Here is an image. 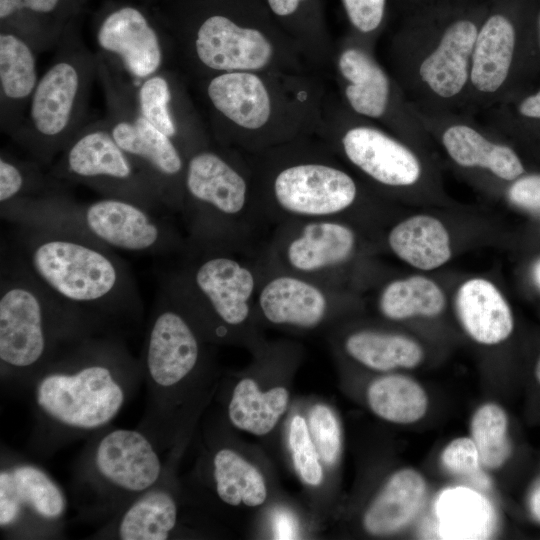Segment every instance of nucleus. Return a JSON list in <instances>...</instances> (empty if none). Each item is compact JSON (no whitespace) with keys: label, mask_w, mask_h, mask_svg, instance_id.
I'll list each match as a JSON object with an SVG mask.
<instances>
[{"label":"nucleus","mask_w":540,"mask_h":540,"mask_svg":"<svg viewBox=\"0 0 540 540\" xmlns=\"http://www.w3.org/2000/svg\"><path fill=\"white\" fill-rule=\"evenodd\" d=\"M180 44L204 77L288 72L299 51L263 0H197L179 28Z\"/></svg>","instance_id":"obj_1"},{"label":"nucleus","mask_w":540,"mask_h":540,"mask_svg":"<svg viewBox=\"0 0 540 540\" xmlns=\"http://www.w3.org/2000/svg\"><path fill=\"white\" fill-rule=\"evenodd\" d=\"M22 263L76 310H124L137 299L129 272L109 249L77 232L25 227Z\"/></svg>","instance_id":"obj_2"},{"label":"nucleus","mask_w":540,"mask_h":540,"mask_svg":"<svg viewBox=\"0 0 540 540\" xmlns=\"http://www.w3.org/2000/svg\"><path fill=\"white\" fill-rule=\"evenodd\" d=\"M127 357L107 343L80 341L62 359L48 361L37 378L34 398L54 424L91 431L111 422L126 400Z\"/></svg>","instance_id":"obj_3"},{"label":"nucleus","mask_w":540,"mask_h":540,"mask_svg":"<svg viewBox=\"0 0 540 540\" xmlns=\"http://www.w3.org/2000/svg\"><path fill=\"white\" fill-rule=\"evenodd\" d=\"M52 63L40 77L21 127L11 137L40 166L48 165L84 126L96 55L65 30Z\"/></svg>","instance_id":"obj_4"},{"label":"nucleus","mask_w":540,"mask_h":540,"mask_svg":"<svg viewBox=\"0 0 540 540\" xmlns=\"http://www.w3.org/2000/svg\"><path fill=\"white\" fill-rule=\"evenodd\" d=\"M302 80L287 72L221 73L205 78L204 94L222 130L267 135L313 124L317 92Z\"/></svg>","instance_id":"obj_5"},{"label":"nucleus","mask_w":540,"mask_h":540,"mask_svg":"<svg viewBox=\"0 0 540 540\" xmlns=\"http://www.w3.org/2000/svg\"><path fill=\"white\" fill-rule=\"evenodd\" d=\"M76 309L46 289L21 263L2 271L0 362L2 371L26 372L44 366Z\"/></svg>","instance_id":"obj_6"},{"label":"nucleus","mask_w":540,"mask_h":540,"mask_svg":"<svg viewBox=\"0 0 540 540\" xmlns=\"http://www.w3.org/2000/svg\"><path fill=\"white\" fill-rule=\"evenodd\" d=\"M96 62L107 102L104 120L113 138L149 177L165 206H182L186 156L140 113L134 83L97 56Z\"/></svg>","instance_id":"obj_7"},{"label":"nucleus","mask_w":540,"mask_h":540,"mask_svg":"<svg viewBox=\"0 0 540 540\" xmlns=\"http://www.w3.org/2000/svg\"><path fill=\"white\" fill-rule=\"evenodd\" d=\"M52 170L56 180L86 185L103 197L164 205L143 170L118 145L105 120L84 125L69 141Z\"/></svg>","instance_id":"obj_8"},{"label":"nucleus","mask_w":540,"mask_h":540,"mask_svg":"<svg viewBox=\"0 0 540 540\" xmlns=\"http://www.w3.org/2000/svg\"><path fill=\"white\" fill-rule=\"evenodd\" d=\"M154 210L122 198L102 197L78 205L65 196L50 207L42 228L77 232L127 252L157 253L168 246L171 238Z\"/></svg>","instance_id":"obj_9"},{"label":"nucleus","mask_w":540,"mask_h":540,"mask_svg":"<svg viewBox=\"0 0 540 540\" xmlns=\"http://www.w3.org/2000/svg\"><path fill=\"white\" fill-rule=\"evenodd\" d=\"M95 40L96 56L135 84L166 68L170 45L137 7L123 5L107 12Z\"/></svg>","instance_id":"obj_10"},{"label":"nucleus","mask_w":540,"mask_h":540,"mask_svg":"<svg viewBox=\"0 0 540 540\" xmlns=\"http://www.w3.org/2000/svg\"><path fill=\"white\" fill-rule=\"evenodd\" d=\"M273 195L285 211L301 216H327L350 207L357 186L345 171L319 162H302L281 169Z\"/></svg>","instance_id":"obj_11"},{"label":"nucleus","mask_w":540,"mask_h":540,"mask_svg":"<svg viewBox=\"0 0 540 540\" xmlns=\"http://www.w3.org/2000/svg\"><path fill=\"white\" fill-rule=\"evenodd\" d=\"M92 470L96 479L111 491L139 496L157 484L162 464L155 447L142 432L115 429L96 443Z\"/></svg>","instance_id":"obj_12"},{"label":"nucleus","mask_w":540,"mask_h":540,"mask_svg":"<svg viewBox=\"0 0 540 540\" xmlns=\"http://www.w3.org/2000/svg\"><path fill=\"white\" fill-rule=\"evenodd\" d=\"M134 97L140 113L172 139L186 158L207 145L199 119L178 77L163 69L134 83Z\"/></svg>","instance_id":"obj_13"},{"label":"nucleus","mask_w":540,"mask_h":540,"mask_svg":"<svg viewBox=\"0 0 540 540\" xmlns=\"http://www.w3.org/2000/svg\"><path fill=\"white\" fill-rule=\"evenodd\" d=\"M199 358L196 335L175 308L156 309L146 339L144 364L149 382L157 389L179 384L195 368Z\"/></svg>","instance_id":"obj_14"},{"label":"nucleus","mask_w":540,"mask_h":540,"mask_svg":"<svg viewBox=\"0 0 540 540\" xmlns=\"http://www.w3.org/2000/svg\"><path fill=\"white\" fill-rule=\"evenodd\" d=\"M183 188V202L190 201L195 207L223 216L239 214L247 200L244 176L207 145L187 157Z\"/></svg>","instance_id":"obj_15"},{"label":"nucleus","mask_w":540,"mask_h":540,"mask_svg":"<svg viewBox=\"0 0 540 540\" xmlns=\"http://www.w3.org/2000/svg\"><path fill=\"white\" fill-rule=\"evenodd\" d=\"M66 500L59 486L40 468L18 464L0 472V526L12 528L25 516L59 520Z\"/></svg>","instance_id":"obj_16"},{"label":"nucleus","mask_w":540,"mask_h":540,"mask_svg":"<svg viewBox=\"0 0 540 540\" xmlns=\"http://www.w3.org/2000/svg\"><path fill=\"white\" fill-rule=\"evenodd\" d=\"M348 160L377 182L409 186L417 182L421 166L403 144L370 126H355L341 138Z\"/></svg>","instance_id":"obj_17"},{"label":"nucleus","mask_w":540,"mask_h":540,"mask_svg":"<svg viewBox=\"0 0 540 540\" xmlns=\"http://www.w3.org/2000/svg\"><path fill=\"white\" fill-rule=\"evenodd\" d=\"M39 79L37 51L23 37L1 29V132L12 136L21 127Z\"/></svg>","instance_id":"obj_18"},{"label":"nucleus","mask_w":540,"mask_h":540,"mask_svg":"<svg viewBox=\"0 0 540 540\" xmlns=\"http://www.w3.org/2000/svg\"><path fill=\"white\" fill-rule=\"evenodd\" d=\"M193 284L222 322L239 325L247 319L255 280L237 260L222 255L204 259L194 270Z\"/></svg>","instance_id":"obj_19"},{"label":"nucleus","mask_w":540,"mask_h":540,"mask_svg":"<svg viewBox=\"0 0 540 540\" xmlns=\"http://www.w3.org/2000/svg\"><path fill=\"white\" fill-rule=\"evenodd\" d=\"M455 309L463 329L477 343L496 345L513 331V316L507 301L486 279L464 282L456 293Z\"/></svg>","instance_id":"obj_20"},{"label":"nucleus","mask_w":540,"mask_h":540,"mask_svg":"<svg viewBox=\"0 0 540 540\" xmlns=\"http://www.w3.org/2000/svg\"><path fill=\"white\" fill-rule=\"evenodd\" d=\"M477 34V26L468 19L454 21L446 28L419 69L421 79L434 93L450 98L465 86Z\"/></svg>","instance_id":"obj_21"},{"label":"nucleus","mask_w":540,"mask_h":540,"mask_svg":"<svg viewBox=\"0 0 540 540\" xmlns=\"http://www.w3.org/2000/svg\"><path fill=\"white\" fill-rule=\"evenodd\" d=\"M426 489V481L417 470L404 468L396 471L365 511V530L380 536L407 526L419 512Z\"/></svg>","instance_id":"obj_22"},{"label":"nucleus","mask_w":540,"mask_h":540,"mask_svg":"<svg viewBox=\"0 0 540 540\" xmlns=\"http://www.w3.org/2000/svg\"><path fill=\"white\" fill-rule=\"evenodd\" d=\"M259 303L270 322L307 328L319 324L327 310V300L316 286L291 276L269 281L261 291Z\"/></svg>","instance_id":"obj_23"},{"label":"nucleus","mask_w":540,"mask_h":540,"mask_svg":"<svg viewBox=\"0 0 540 540\" xmlns=\"http://www.w3.org/2000/svg\"><path fill=\"white\" fill-rule=\"evenodd\" d=\"M515 29L503 14L489 16L478 31L472 53L470 78L481 92H495L505 82L512 64Z\"/></svg>","instance_id":"obj_24"},{"label":"nucleus","mask_w":540,"mask_h":540,"mask_svg":"<svg viewBox=\"0 0 540 540\" xmlns=\"http://www.w3.org/2000/svg\"><path fill=\"white\" fill-rule=\"evenodd\" d=\"M337 68L346 81L344 94L350 107L366 117H382L389 102L390 82L377 62L364 50L349 47L339 54Z\"/></svg>","instance_id":"obj_25"},{"label":"nucleus","mask_w":540,"mask_h":540,"mask_svg":"<svg viewBox=\"0 0 540 540\" xmlns=\"http://www.w3.org/2000/svg\"><path fill=\"white\" fill-rule=\"evenodd\" d=\"M388 243L397 257L422 270L436 269L451 258L446 228L428 215L412 216L398 223L390 231Z\"/></svg>","instance_id":"obj_26"},{"label":"nucleus","mask_w":540,"mask_h":540,"mask_svg":"<svg viewBox=\"0 0 540 540\" xmlns=\"http://www.w3.org/2000/svg\"><path fill=\"white\" fill-rule=\"evenodd\" d=\"M354 245L355 236L347 226L331 221L311 222L289 244L287 259L299 271H317L346 261Z\"/></svg>","instance_id":"obj_27"},{"label":"nucleus","mask_w":540,"mask_h":540,"mask_svg":"<svg viewBox=\"0 0 540 540\" xmlns=\"http://www.w3.org/2000/svg\"><path fill=\"white\" fill-rule=\"evenodd\" d=\"M442 141L450 157L460 166L486 168L508 181L524 172L519 157L511 148L488 141L469 126L449 127Z\"/></svg>","instance_id":"obj_28"},{"label":"nucleus","mask_w":540,"mask_h":540,"mask_svg":"<svg viewBox=\"0 0 540 540\" xmlns=\"http://www.w3.org/2000/svg\"><path fill=\"white\" fill-rule=\"evenodd\" d=\"M177 505L163 489L152 487L137 496L117 523L122 540H165L177 523Z\"/></svg>","instance_id":"obj_29"},{"label":"nucleus","mask_w":540,"mask_h":540,"mask_svg":"<svg viewBox=\"0 0 540 540\" xmlns=\"http://www.w3.org/2000/svg\"><path fill=\"white\" fill-rule=\"evenodd\" d=\"M289 393L284 387L261 392L256 382L245 378L237 383L228 406L232 424L255 435L269 433L285 412Z\"/></svg>","instance_id":"obj_30"},{"label":"nucleus","mask_w":540,"mask_h":540,"mask_svg":"<svg viewBox=\"0 0 540 540\" xmlns=\"http://www.w3.org/2000/svg\"><path fill=\"white\" fill-rule=\"evenodd\" d=\"M367 401L377 416L396 424L418 422L429 406L425 389L403 375H387L374 380L368 387Z\"/></svg>","instance_id":"obj_31"},{"label":"nucleus","mask_w":540,"mask_h":540,"mask_svg":"<svg viewBox=\"0 0 540 540\" xmlns=\"http://www.w3.org/2000/svg\"><path fill=\"white\" fill-rule=\"evenodd\" d=\"M345 347L355 360L377 371L415 368L424 359L418 342L397 334L360 331L347 338Z\"/></svg>","instance_id":"obj_32"},{"label":"nucleus","mask_w":540,"mask_h":540,"mask_svg":"<svg viewBox=\"0 0 540 540\" xmlns=\"http://www.w3.org/2000/svg\"><path fill=\"white\" fill-rule=\"evenodd\" d=\"M445 303L441 288L423 276H412L389 283L379 299L382 314L392 320L437 316L443 311Z\"/></svg>","instance_id":"obj_33"},{"label":"nucleus","mask_w":540,"mask_h":540,"mask_svg":"<svg viewBox=\"0 0 540 540\" xmlns=\"http://www.w3.org/2000/svg\"><path fill=\"white\" fill-rule=\"evenodd\" d=\"M269 13L301 51L313 52L326 43L323 0H263Z\"/></svg>","instance_id":"obj_34"},{"label":"nucleus","mask_w":540,"mask_h":540,"mask_svg":"<svg viewBox=\"0 0 540 540\" xmlns=\"http://www.w3.org/2000/svg\"><path fill=\"white\" fill-rule=\"evenodd\" d=\"M214 479L219 498L238 506L261 505L267 496L262 475L250 463L230 449L219 450L213 459Z\"/></svg>","instance_id":"obj_35"},{"label":"nucleus","mask_w":540,"mask_h":540,"mask_svg":"<svg viewBox=\"0 0 540 540\" xmlns=\"http://www.w3.org/2000/svg\"><path fill=\"white\" fill-rule=\"evenodd\" d=\"M62 4L63 0H0L1 29L13 30L28 17L14 33L38 53L45 51L58 44L46 21Z\"/></svg>","instance_id":"obj_36"},{"label":"nucleus","mask_w":540,"mask_h":540,"mask_svg":"<svg viewBox=\"0 0 540 540\" xmlns=\"http://www.w3.org/2000/svg\"><path fill=\"white\" fill-rule=\"evenodd\" d=\"M508 416L498 404L479 406L470 422V437L476 444L480 462L486 468L501 467L510 455Z\"/></svg>","instance_id":"obj_37"},{"label":"nucleus","mask_w":540,"mask_h":540,"mask_svg":"<svg viewBox=\"0 0 540 540\" xmlns=\"http://www.w3.org/2000/svg\"><path fill=\"white\" fill-rule=\"evenodd\" d=\"M35 161L18 160L5 151L0 156L1 208L44 195L58 186L47 182Z\"/></svg>","instance_id":"obj_38"},{"label":"nucleus","mask_w":540,"mask_h":540,"mask_svg":"<svg viewBox=\"0 0 540 540\" xmlns=\"http://www.w3.org/2000/svg\"><path fill=\"white\" fill-rule=\"evenodd\" d=\"M289 444L295 468L302 480L313 486L319 485L323 478L319 454L301 416L296 415L291 421Z\"/></svg>","instance_id":"obj_39"},{"label":"nucleus","mask_w":540,"mask_h":540,"mask_svg":"<svg viewBox=\"0 0 540 540\" xmlns=\"http://www.w3.org/2000/svg\"><path fill=\"white\" fill-rule=\"evenodd\" d=\"M309 429L320 458L328 465L335 463L341 450V430L332 410L315 405L310 411Z\"/></svg>","instance_id":"obj_40"},{"label":"nucleus","mask_w":540,"mask_h":540,"mask_svg":"<svg viewBox=\"0 0 540 540\" xmlns=\"http://www.w3.org/2000/svg\"><path fill=\"white\" fill-rule=\"evenodd\" d=\"M444 467L456 475H471L481 465L479 452L471 437H457L441 454Z\"/></svg>","instance_id":"obj_41"},{"label":"nucleus","mask_w":540,"mask_h":540,"mask_svg":"<svg viewBox=\"0 0 540 540\" xmlns=\"http://www.w3.org/2000/svg\"><path fill=\"white\" fill-rule=\"evenodd\" d=\"M350 24L360 33L377 30L384 19L387 0H341Z\"/></svg>","instance_id":"obj_42"},{"label":"nucleus","mask_w":540,"mask_h":540,"mask_svg":"<svg viewBox=\"0 0 540 540\" xmlns=\"http://www.w3.org/2000/svg\"><path fill=\"white\" fill-rule=\"evenodd\" d=\"M508 198L522 209L540 213V175H528L516 180L508 190Z\"/></svg>","instance_id":"obj_43"},{"label":"nucleus","mask_w":540,"mask_h":540,"mask_svg":"<svg viewBox=\"0 0 540 540\" xmlns=\"http://www.w3.org/2000/svg\"><path fill=\"white\" fill-rule=\"evenodd\" d=\"M274 535L276 539H293L297 535L294 517L288 511L280 510L274 514Z\"/></svg>","instance_id":"obj_44"},{"label":"nucleus","mask_w":540,"mask_h":540,"mask_svg":"<svg viewBox=\"0 0 540 540\" xmlns=\"http://www.w3.org/2000/svg\"><path fill=\"white\" fill-rule=\"evenodd\" d=\"M518 110L525 117L540 119V91L526 97Z\"/></svg>","instance_id":"obj_45"},{"label":"nucleus","mask_w":540,"mask_h":540,"mask_svg":"<svg viewBox=\"0 0 540 540\" xmlns=\"http://www.w3.org/2000/svg\"><path fill=\"white\" fill-rule=\"evenodd\" d=\"M530 509L534 517L540 521V483L534 488L531 494Z\"/></svg>","instance_id":"obj_46"},{"label":"nucleus","mask_w":540,"mask_h":540,"mask_svg":"<svg viewBox=\"0 0 540 540\" xmlns=\"http://www.w3.org/2000/svg\"><path fill=\"white\" fill-rule=\"evenodd\" d=\"M533 277H534V280H535L536 284L540 288V260L534 265Z\"/></svg>","instance_id":"obj_47"},{"label":"nucleus","mask_w":540,"mask_h":540,"mask_svg":"<svg viewBox=\"0 0 540 540\" xmlns=\"http://www.w3.org/2000/svg\"><path fill=\"white\" fill-rule=\"evenodd\" d=\"M535 376H536L537 381L540 384V357H539V359L537 361V364H536V367H535Z\"/></svg>","instance_id":"obj_48"},{"label":"nucleus","mask_w":540,"mask_h":540,"mask_svg":"<svg viewBox=\"0 0 540 540\" xmlns=\"http://www.w3.org/2000/svg\"><path fill=\"white\" fill-rule=\"evenodd\" d=\"M538 27H539V40H540V14H539V18H538Z\"/></svg>","instance_id":"obj_49"}]
</instances>
